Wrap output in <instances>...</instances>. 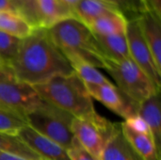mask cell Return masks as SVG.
I'll return each instance as SVG.
<instances>
[{
	"instance_id": "6da1fadb",
	"label": "cell",
	"mask_w": 161,
	"mask_h": 160,
	"mask_svg": "<svg viewBox=\"0 0 161 160\" xmlns=\"http://www.w3.org/2000/svg\"><path fill=\"white\" fill-rule=\"evenodd\" d=\"M9 67L18 79L31 86L74 72L67 58L52 41L47 28L43 27L35 28L28 37L22 40Z\"/></svg>"
},
{
	"instance_id": "7a4b0ae2",
	"label": "cell",
	"mask_w": 161,
	"mask_h": 160,
	"mask_svg": "<svg viewBox=\"0 0 161 160\" xmlns=\"http://www.w3.org/2000/svg\"><path fill=\"white\" fill-rule=\"evenodd\" d=\"M48 33L64 57L79 58L95 68L105 69L107 58L91 29L72 17L47 28Z\"/></svg>"
},
{
	"instance_id": "3957f363",
	"label": "cell",
	"mask_w": 161,
	"mask_h": 160,
	"mask_svg": "<svg viewBox=\"0 0 161 160\" xmlns=\"http://www.w3.org/2000/svg\"><path fill=\"white\" fill-rule=\"evenodd\" d=\"M33 87L43 101L75 118L88 117L96 112L85 84L75 72L54 76Z\"/></svg>"
},
{
	"instance_id": "277c9868",
	"label": "cell",
	"mask_w": 161,
	"mask_h": 160,
	"mask_svg": "<svg viewBox=\"0 0 161 160\" xmlns=\"http://www.w3.org/2000/svg\"><path fill=\"white\" fill-rule=\"evenodd\" d=\"M73 118L72 115L42 99L25 116L29 127L46 139L59 144L67 151L78 144L71 129Z\"/></svg>"
},
{
	"instance_id": "5b68a950",
	"label": "cell",
	"mask_w": 161,
	"mask_h": 160,
	"mask_svg": "<svg viewBox=\"0 0 161 160\" xmlns=\"http://www.w3.org/2000/svg\"><path fill=\"white\" fill-rule=\"evenodd\" d=\"M105 70L114 79L117 89L137 105L154 94L160 93L144 72L130 58L121 61L107 58Z\"/></svg>"
},
{
	"instance_id": "8992f818",
	"label": "cell",
	"mask_w": 161,
	"mask_h": 160,
	"mask_svg": "<svg viewBox=\"0 0 161 160\" xmlns=\"http://www.w3.org/2000/svg\"><path fill=\"white\" fill-rule=\"evenodd\" d=\"M42 101L34 87L16 77L9 66L0 64V106L25 118Z\"/></svg>"
},
{
	"instance_id": "52a82bcc",
	"label": "cell",
	"mask_w": 161,
	"mask_h": 160,
	"mask_svg": "<svg viewBox=\"0 0 161 160\" xmlns=\"http://www.w3.org/2000/svg\"><path fill=\"white\" fill-rule=\"evenodd\" d=\"M113 125V123L95 112L88 117H74L71 129L78 144L99 159Z\"/></svg>"
},
{
	"instance_id": "ba28073f",
	"label": "cell",
	"mask_w": 161,
	"mask_h": 160,
	"mask_svg": "<svg viewBox=\"0 0 161 160\" xmlns=\"http://www.w3.org/2000/svg\"><path fill=\"white\" fill-rule=\"evenodd\" d=\"M125 35L130 58L144 72L156 89L160 91L161 72L156 66L151 51L142 34L137 19L127 21Z\"/></svg>"
},
{
	"instance_id": "9c48e42d",
	"label": "cell",
	"mask_w": 161,
	"mask_h": 160,
	"mask_svg": "<svg viewBox=\"0 0 161 160\" xmlns=\"http://www.w3.org/2000/svg\"><path fill=\"white\" fill-rule=\"evenodd\" d=\"M86 89L92 98L103 104L108 109L116 113L125 121L137 114V104L127 99L117 87L110 84L86 85Z\"/></svg>"
},
{
	"instance_id": "30bf717a",
	"label": "cell",
	"mask_w": 161,
	"mask_h": 160,
	"mask_svg": "<svg viewBox=\"0 0 161 160\" xmlns=\"http://www.w3.org/2000/svg\"><path fill=\"white\" fill-rule=\"evenodd\" d=\"M19 138L41 158L44 160H72L68 151L59 144L40 135L26 125L18 134Z\"/></svg>"
},
{
	"instance_id": "8fae6325",
	"label": "cell",
	"mask_w": 161,
	"mask_h": 160,
	"mask_svg": "<svg viewBox=\"0 0 161 160\" xmlns=\"http://www.w3.org/2000/svg\"><path fill=\"white\" fill-rule=\"evenodd\" d=\"M138 25L149 47L157 68L161 72V18L146 10L139 18Z\"/></svg>"
},
{
	"instance_id": "7c38bea8",
	"label": "cell",
	"mask_w": 161,
	"mask_h": 160,
	"mask_svg": "<svg viewBox=\"0 0 161 160\" xmlns=\"http://www.w3.org/2000/svg\"><path fill=\"white\" fill-rule=\"evenodd\" d=\"M120 126L124 138L140 159L160 160V153L150 134L137 132L125 122L121 123Z\"/></svg>"
},
{
	"instance_id": "4fadbf2b",
	"label": "cell",
	"mask_w": 161,
	"mask_h": 160,
	"mask_svg": "<svg viewBox=\"0 0 161 160\" xmlns=\"http://www.w3.org/2000/svg\"><path fill=\"white\" fill-rule=\"evenodd\" d=\"M137 114L147 124L150 134L160 153L161 111L159 93L154 94L137 106Z\"/></svg>"
},
{
	"instance_id": "5bb4252c",
	"label": "cell",
	"mask_w": 161,
	"mask_h": 160,
	"mask_svg": "<svg viewBox=\"0 0 161 160\" xmlns=\"http://www.w3.org/2000/svg\"><path fill=\"white\" fill-rule=\"evenodd\" d=\"M99 160H141L124 138L120 124H114Z\"/></svg>"
},
{
	"instance_id": "9a60e30c",
	"label": "cell",
	"mask_w": 161,
	"mask_h": 160,
	"mask_svg": "<svg viewBox=\"0 0 161 160\" xmlns=\"http://www.w3.org/2000/svg\"><path fill=\"white\" fill-rule=\"evenodd\" d=\"M113 11L118 10L102 0H80L74 9V17L89 26L99 17Z\"/></svg>"
},
{
	"instance_id": "2e32d148",
	"label": "cell",
	"mask_w": 161,
	"mask_h": 160,
	"mask_svg": "<svg viewBox=\"0 0 161 160\" xmlns=\"http://www.w3.org/2000/svg\"><path fill=\"white\" fill-rule=\"evenodd\" d=\"M127 20L118 11L107 13L95 21L88 27L96 36H108L125 33Z\"/></svg>"
},
{
	"instance_id": "e0dca14e",
	"label": "cell",
	"mask_w": 161,
	"mask_h": 160,
	"mask_svg": "<svg viewBox=\"0 0 161 160\" xmlns=\"http://www.w3.org/2000/svg\"><path fill=\"white\" fill-rule=\"evenodd\" d=\"M37 5L43 28H49L62 20L74 17L73 12L60 0H37Z\"/></svg>"
},
{
	"instance_id": "ac0fdd59",
	"label": "cell",
	"mask_w": 161,
	"mask_h": 160,
	"mask_svg": "<svg viewBox=\"0 0 161 160\" xmlns=\"http://www.w3.org/2000/svg\"><path fill=\"white\" fill-rule=\"evenodd\" d=\"M95 37L108 59L121 61L130 58L125 33Z\"/></svg>"
},
{
	"instance_id": "d6986e66",
	"label": "cell",
	"mask_w": 161,
	"mask_h": 160,
	"mask_svg": "<svg viewBox=\"0 0 161 160\" xmlns=\"http://www.w3.org/2000/svg\"><path fill=\"white\" fill-rule=\"evenodd\" d=\"M35 28L16 12H0V31L19 38L28 37Z\"/></svg>"
},
{
	"instance_id": "ffe728a7",
	"label": "cell",
	"mask_w": 161,
	"mask_h": 160,
	"mask_svg": "<svg viewBox=\"0 0 161 160\" xmlns=\"http://www.w3.org/2000/svg\"><path fill=\"white\" fill-rule=\"evenodd\" d=\"M77 76L86 85H103L110 84V82L97 68L76 58H70L67 59Z\"/></svg>"
},
{
	"instance_id": "44dd1931",
	"label": "cell",
	"mask_w": 161,
	"mask_h": 160,
	"mask_svg": "<svg viewBox=\"0 0 161 160\" xmlns=\"http://www.w3.org/2000/svg\"><path fill=\"white\" fill-rule=\"evenodd\" d=\"M0 153L13 155L25 158L41 159L39 155L30 149L19 138L18 135L0 133Z\"/></svg>"
},
{
	"instance_id": "7402d4cb",
	"label": "cell",
	"mask_w": 161,
	"mask_h": 160,
	"mask_svg": "<svg viewBox=\"0 0 161 160\" xmlns=\"http://www.w3.org/2000/svg\"><path fill=\"white\" fill-rule=\"evenodd\" d=\"M26 125L24 116L0 106V133L18 135Z\"/></svg>"
},
{
	"instance_id": "603a6c76",
	"label": "cell",
	"mask_w": 161,
	"mask_h": 160,
	"mask_svg": "<svg viewBox=\"0 0 161 160\" xmlns=\"http://www.w3.org/2000/svg\"><path fill=\"white\" fill-rule=\"evenodd\" d=\"M16 12L25 19L34 28L42 27L37 0H10Z\"/></svg>"
},
{
	"instance_id": "cb8c5ba5",
	"label": "cell",
	"mask_w": 161,
	"mask_h": 160,
	"mask_svg": "<svg viewBox=\"0 0 161 160\" xmlns=\"http://www.w3.org/2000/svg\"><path fill=\"white\" fill-rule=\"evenodd\" d=\"M113 6L127 21L139 18L147 9L142 0H102Z\"/></svg>"
},
{
	"instance_id": "d4e9b609",
	"label": "cell",
	"mask_w": 161,
	"mask_h": 160,
	"mask_svg": "<svg viewBox=\"0 0 161 160\" xmlns=\"http://www.w3.org/2000/svg\"><path fill=\"white\" fill-rule=\"evenodd\" d=\"M22 40L0 31V64L9 66L15 58Z\"/></svg>"
},
{
	"instance_id": "484cf974",
	"label": "cell",
	"mask_w": 161,
	"mask_h": 160,
	"mask_svg": "<svg viewBox=\"0 0 161 160\" xmlns=\"http://www.w3.org/2000/svg\"><path fill=\"white\" fill-rule=\"evenodd\" d=\"M125 123L128 126H130L133 130H135L137 132L144 133V134H150V131H149V128H148L147 124H145V122L138 114H136L135 116H133V117L129 118L128 120L125 121Z\"/></svg>"
},
{
	"instance_id": "4316f807",
	"label": "cell",
	"mask_w": 161,
	"mask_h": 160,
	"mask_svg": "<svg viewBox=\"0 0 161 160\" xmlns=\"http://www.w3.org/2000/svg\"><path fill=\"white\" fill-rule=\"evenodd\" d=\"M68 154L72 160H99L92 157L91 154H89L79 144L68 150Z\"/></svg>"
},
{
	"instance_id": "83f0119b",
	"label": "cell",
	"mask_w": 161,
	"mask_h": 160,
	"mask_svg": "<svg viewBox=\"0 0 161 160\" xmlns=\"http://www.w3.org/2000/svg\"><path fill=\"white\" fill-rule=\"evenodd\" d=\"M144 3L148 10L161 18V0H144Z\"/></svg>"
},
{
	"instance_id": "f1b7e54d",
	"label": "cell",
	"mask_w": 161,
	"mask_h": 160,
	"mask_svg": "<svg viewBox=\"0 0 161 160\" xmlns=\"http://www.w3.org/2000/svg\"><path fill=\"white\" fill-rule=\"evenodd\" d=\"M0 12H16V10L10 0H0Z\"/></svg>"
},
{
	"instance_id": "f546056e",
	"label": "cell",
	"mask_w": 161,
	"mask_h": 160,
	"mask_svg": "<svg viewBox=\"0 0 161 160\" xmlns=\"http://www.w3.org/2000/svg\"><path fill=\"white\" fill-rule=\"evenodd\" d=\"M0 160H44V159H33V158H25L13 155H8V154H4L0 153Z\"/></svg>"
},
{
	"instance_id": "4dcf8cb0",
	"label": "cell",
	"mask_w": 161,
	"mask_h": 160,
	"mask_svg": "<svg viewBox=\"0 0 161 160\" xmlns=\"http://www.w3.org/2000/svg\"><path fill=\"white\" fill-rule=\"evenodd\" d=\"M62 2V4L68 8L72 12H73V15H74V9L75 8V6L77 5V3L80 1V0H60Z\"/></svg>"
},
{
	"instance_id": "1f68e13d",
	"label": "cell",
	"mask_w": 161,
	"mask_h": 160,
	"mask_svg": "<svg viewBox=\"0 0 161 160\" xmlns=\"http://www.w3.org/2000/svg\"><path fill=\"white\" fill-rule=\"evenodd\" d=\"M142 1H143V2H144V0H142ZM144 4H145V3H144ZM145 6H146V5H145Z\"/></svg>"
}]
</instances>
